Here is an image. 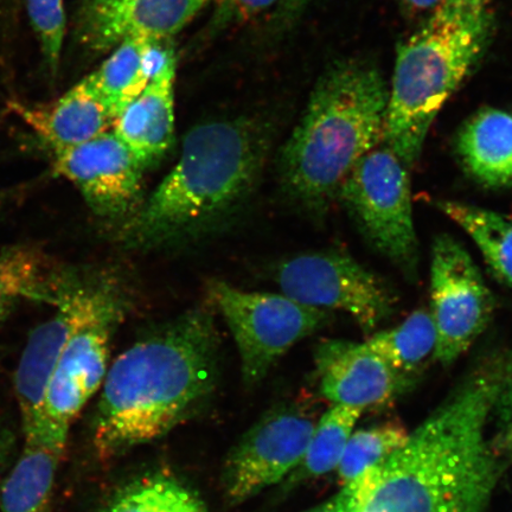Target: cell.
Here are the masks:
<instances>
[{
  "label": "cell",
  "instance_id": "1",
  "mask_svg": "<svg viewBox=\"0 0 512 512\" xmlns=\"http://www.w3.org/2000/svg\"><path fill=\"white\" fill-rule=\"evenodd\" d=\"M498 387L478 363L401 450L342 486L339 512H486L505 465L489 437Z\"/></svg>",
  "mask_w": 512,
  "mask_h": 512
},
{
  "label": "cell",
  "instance_id": "2",
  "mask_svg": "<svg viewBox=\"0 0 512 512\" xmlns=\"http://www.w3.org/2000/svg\"><path fill=\"white\" fill-rule=\"evenodd\" d=\"M219 337L206 309L184 313L133 344L108 368L93 426L107 462L188 418L213 390Z\"/></svg>",
  "mask_w": 512,
  "mask_h": 512
},
{
  "label": "cell",
  "instance_id": "3",
  "mask_svg": "<svg viewBox=\"0 0 512 512\" xmlns=\"http://www.w3.org/2000/svg\"><path fill=\"white\" fill-rule=\"evenodd\" d=\"M268 146L266 128L248 118L192 127L174 168L127 219L125 246H171L219 228L251 198Z\"/></svg>",
  "mask_w": 512,
  "mask_h": 512
},
{
  "label": "cell",
  "instance_id": "4",
  "mask_svg": "<svg viewBox=\"0 0 512 512\" xmlns=\"http://www.w3.org/2000/svg\"><path fill=\"white\" fill-rule=\"evenodd\" d=\"M389 87L368 61H337L320 76L280 153L285 194L323 214L356 164L382 144Z\"/></svg>",
  "mask_w": 512,
  "mask_h": 512
},
{
  "label": "cell",
  "instance_id": "5",
  "mask_svg": "<svg viewBox=\"0 0 512 512\" xmlns=\"http://www.w3.org/2000/svg\"><path fill=\"white\" fill-rule=\"evenodd\" d=\"M495 24L492 0H444L399 43L382 144L408 169L441 108L489 48Z\"/></svg>",
  "mask_w": 512,
  "mask_h": 512
},
{
  "label": "cell",
  "instance_id": "6",
  "mask_svg": "<svg viewBox=\"0 0 512 512\" xmlns=\"http://www.w3.org/2000/svg\"><path fill=\"white\" fill-rule=\"evenodd\" d=\"M337 200L377 252L413 277L419 262L409 169L380 144L358 162Z\"/></svg>",
  "mask_w": 512,
  "mask_h": 512
},
{
  "label": "cell",
  "instance_id": "7",
  "mask_svg": "<svg viewBox=\"0 0 512 512\" xmlns=\"http://www.w3.org/2000/svg\"><path fill=\"white\" fill-rule=\"evenodd\" d=\"M124 313V299L111 281L89 280L78 319L57 361L44 396V413L55 433L70 425L105 381L110 343Z\"/></svg>",
  "mask_w": 512,
  "mask_h": 512
},
{
  "label": "cell",
  "instance_id": "8",
  "mask_svg": "<svg viewBox=\"0 0 512 512\" xmlns=\"http://www.w3.org/2000/svg\"><path fill=\"white\" fill-rule=\"evenodd\" d=\"M209 293L234 337L243 382L256 386L281 357L331 320L328 310L297 302L284 293L239 290L211 281Z\"/></svg>",
  "mask_w": 512,
  "mask_h": 512
},
{
  "label": "cell",
  "instance_id": "9",
  "mask_svg": "<svg viewBox=\"0 0 512 512\" xmlns=\"http://www.w3.org/2000/svg\"><path fill=\"white\" fill-rule=\"evenodd\" d=\"M275 279L287 297L317 309L347 312L368 335L393 315L398 302L379 275L343 252L293 256L281 262Z\"/></svg>",
  "mask_w": 512,
  "mask_h": 512
},
{
  "label": "cell",
  "instance_id": "10",
  "mask_svg": "<svg viewBox=\"0 0 512 512\" xmlns=\"http://www.w3.org/2000/svg\"><path fill=\"white\" fill-rule=\"evenodd\" d=\"M496 300L462 243L437 236L432 246L431 315L438 343L434 361L450 367L488 328Z\"/></svg>",
  "mask_w": 512,
  "mask_h": 512
},
{
  "label": "cell",
  "instance_id": "11",
  "mask_svg": "<svg viewBox=\"0 0 512 512\" xmlns=\"http://www.w3.org/2000/svg\"><path fill=\"white\" fill-rule=\"evenodd\" d=\"M317 420L306 408L271 409L229 453L222 486L230 504H241L274 484L284 482L302 460Z\"/></svg>",
  "mask_w": 512,
  "mask_h": 512
},
{
  "label": "cell",
  "instance_id": "12",
  "mask_svg": "<svg viewBox=\"0 0 512 512\" xmlns=\"http://www.w3.org/2000/svg\"><path fill=\"white\" fill-rule=\"evenodd\" d=\"M53 171L74 184L93 213L104 219H130L142 206L145 169L112 130L54 152Z\"/></svg>",
  "mask_w": 512,
  "mask_h": 512
},
{
  "label": "cell",
  "instance_id": "13",
  "mask_svg": "<svg viewBox=\"0 0 512 512\" xmlns=\"http://www.w3.org/2000/svg\"><path fill=\"white\" fill-rule=\"evenodd\" d=\"M89 279L64 272L56 313L29 335L15 373V393L21 412L24 439L68 438L51 430L44 413V396L57 361L79 317Z\"/></svg>",
  "mask_w": 512,
  "mask_h": 512
},
{
  "label": "cell",
  "instance_id": "14",
  "mask_svg": "<svg viewBox=\"0 0 512 512\" xmlns=\"http://www.w3.org/2000/svg\"><path fill=\"white\" fill-rule=\"evenodd\" d=\"M320 394L332 406L366 409L392 403L411 386L413 377L400 373L367 343L325 339L315 352Z\"/></svg>",
  "mask_w": 512,
  "mask_h": 512
},
{
  "label": "cell",
  "instance_id": "15",
  "mask_svg": "<svg viewBox=\"0 0 512 512\" xmlns=\"http://www.w3.org/2000/svg\"><path fill=\"white\" fill-rule=\"evenodd\" d=\"M208 0H88L79 22V37L95 51L110 50L130 38L171 40Z\"/></svg>",
  "mask_w": 512,
  "mask_h": 512
},
{
  "label": "cell",
  "instance_id": "16",
  "mask_svg": "<svg viewBox=\"0 0 512 512\" xmlns=\"http://www.w3.org/2000/svg\"><path fill=\"white\" fill-rule=\"evenodd\" d=\"M51 153L89 142L112 130L114 117L98 92L86 79L46 106L11 104Z\"/></svg>",
  "mask_w": 512,
  "mask_h": 512
},
{
  "label": "cell",
  "instance_id": "17",
  "mask_svg": "<svg viewBox=\"0 0 512 512\" xmlns=\"http://www.w3.org/2000/svg\"><path fill=\"white\" fill-rule=\"evenodd\" d=\"M176 70L151 81L114 119L112 131L142 164L151 168L175 143Z\"/></svg>",
  "mask_w": 512,
  "mask_h": 512
},
{
  "label": "cell",
  "instance_id": "18",
  "mask_svg": "<svg viewBox=\"0 0 512 512\" xmlns=\"http://www.w3.org/2000/svg\"><path fill=\"white\" fill-rule=\"evenodd\" d=\"M456 153L473 181L489 189L512 188V112L483 107L459 128Z\"/></svg>",
  "mask_w": 512,
  "mask_h": 512
},
{
  "label": "cell",
  "instance_id": "19",
  "mask_svg": "<svg viewBox=\"0 0 512 512\" xmlns=\"http://www.w3.org/2000/svg\"><path fill=\"white\" fill-rule=\"evenodd\" d=\"M67 444L24 439L17 459L0 490V512H49L57 467Z\"/></svg>",
  "mask_w": 512,
  "mask_h": 512
},
{
  "label": "cell",
  "instance_id": "20",
  "mask_svg": "<svg viewBox=\"0 0 512 512\" xmlns=\"http://www.w3.org/2000/svg\"><path fill=\"white\" fill-rule=\"evenodd\" d=\"M63 272L50 266L47 255L29 246L0 251V319L22 300L55 306Z\"/></svg>",
  "mask_w": 512,
  "mask_h": 512
},
{
  "label": "cell",
  "instance_id": "21",
  "mask_svg": "<svg viewBox=\"0 0 512 512\" xmlns=\"http://www.w3.org/2000/svg\"><path fill=\"white\" fill-rule=\"evenodd\" d=\"M434 204L476 243L496 278L512 288V219L460 201L437 200Z\"/></svg>",
  "mask_w": 512,
  "mask_h": 512
},
{
  "label": "cell",
  "instance_id": "22",
  "mask_svg": "<svg viewBox=\"0 0 512 512\" xmlns=\"http://www.w3.org/2000/svg\"><path fill=\"white\" fill-rule=\"evenodd\" d=\"M362 414L361 409L347 406H332L324 413L317 420L302 460L285 478V488L291 490L336 471Z\"/></svg>",
  "mask_w": 512,
  "mask_h": 512
},
{
  "label": "cell",
  "instance_id": "23",
  "mask_svg": "<svg viewBox=\"0 0 512 512\" xmlns=\"http://www.w3.org/2000/svg\"><path fill=\"white\" fill-rule=\"evenodd\" d=\"M366 343L390 366L413 377L433 360L437 350L438 335L431 311L416 310L395 328L374 332Z\"/></svg>",
  "mask_w": 512,
  "mask_h": 512
},
{
  "label": "cell",
  "instance_id": "24",
  "mask_svg": "<svg viewBox=\"0 0 512 512\" xmlns=\"http://www.w3.org/2000/svg\"><path fill=\"white\" fill-rule=\"evenodd\" d=\"M145 38H130L118 44L108 59L87 76L110 108L114 119L149 85L144 67Z\"/></svg>",
  "mask_w": 512,
  "mask_h": 512
},
{
  "label": "cell",
  "instance_id": "25",
  "mask_svg": "<svg viewBox=\"0 0 512 512\" xmlns=\"http://www.w3.org/2000/svg\"><path fill=\"white\" fill-rule=\"evenodd\" d=\"M100 512H208L206 504L171 476L136 480L115 494Z\"/></svg>",
  "mask_w": 512,
  "mask_h": 512
},
{
  "label": "cell",
  "instance_id": "26",
  "mask_svg": "<svg viewBox=\"0 0 512 512\" xmlns=\"http://www.w3.org/2000/svg\"><path fill=\"white\" fill-rule=\"evenodd\" d=\"M411 438V432L400 421H388L379 426L351 434L337 467L342 486L351 482L369 467L381 464L401 450Z\"/></svg>",
  "mask_w": 512,
  "mask_h": 512
},
{
  "label": "cell",
  "instance_id": "27",
  "mask_svg": "<svg viewBox=\"0 0 512 512\" xmlns=\"http://www.w3.org/2000/svg\"><path fill=\"white\" fill-rule=\"evenodd\" d=\"M27 9L32 29L40 41L44 61L51 75L59 70L66 15L64 0H27Z\"/></svg>",
  "mask_w": 512,
  "mask_h": 512
},
{
  "label": "cell",
  "instance_id": "28",
  "mask_svg": "<svg viewBox=\"0 0 512 512\" xmlns=\"http://www.w3.org/2000/svg\"><path fill=\"white\" fill-rule=\"evenodd\" d=\"M491 418H495L492 445L503 459H512V350L503 354L501 381Z\"/></svg>",
  "mask_w": 512,
  "mask_h": 512
},
{
  "label": "cell",
  "instance_id": "29",
  "mask_svg": "<svg viewBox=\"0 0 512 512\" xmlns=\"http://www.w3.org/2000/svg\"><path fill=\"white\" fill-rule=\"evenodd\" d=\"M215 5V21L222 24H240L277 10L283 0H211Z\"/></svg>",
  "mask_w": 512,
  "mask_h": 512
},
{
  "label": "cell",
  "instance_id": "30",
  "mask_svg": "<svg viewBox=\"0 0 512 512\" xmlns=\"http://www.w3.org/2000/svg\"><path fill=\"white\" fill-rule=\"evenodd\" d=\"M17 438L10 422L0 415V486L16 451Z\"/></svg>",
  "mask_w": 512,
  "mask_h": 512
},
{
  "label": "cell",
  "instance_id": "31",
  "mask_svg": "<svg viewBox=\"0 0 512 512\" xmlns=\"http://www.w3.org/2000/svg\"><path fill=\"white\" fill-rule=\"evenodd\" d=\"M313 0H283L279 8L275 10L274 17L280 24H293L304 14Z\"/></svg>",
  "mask_w": 512,
  "mask_h": 512
},
{
  "label": "cell",
  "instance_id": "32",
  "mask_svg": "<svg viewBox=\"0 0 512 512\" xmlns=\"http://www.w3.org/2000/svg\"><path fill=\"white\" fill-rule=\"evenodd\" d=\"M400 8L409 18L424 19L444 3V0H398ZM419 22V23H420Z\"/></svg>",
  "mask_w": 512,
  "mask_h": 512
},
{
  "label": "cell",
  "instance_id": "33",
  "mask_svg": "<svg viewBox=\"0 0 512 512\" xmlns=\"http://www.w3.org/2000/svg\"><path fill=\"white\" fill-rule=\"evenodd\" d=\"M19 190L17 189H0V213L9 206L12 200H16Z\"/></svg>",
  "mask_w": 512,
  "mask_h": 512
}]
</instances>
